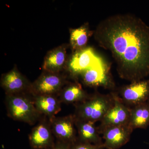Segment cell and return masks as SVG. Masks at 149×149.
I'll return each instance as SVG.
<instances>
[{"instance_id":"1","label":"cell","mask_w":149,"mask_h":149,"mask_svg":"<svg viewBox=\"0 0 149 149\" xmlns=\"http://www.w3.org/2000/svg\"><path fill=\"white\" fill-rule=\"evenodd\" d=\"M95 38L111 52L120 77L133 82L149 74V28L140 19L115 15L98 26Z\"/></svg>"},{"instance_id":"2","label":"cell","mask_w":149,"mask_h":149,"mask_svg":"<svg viewBox=\"0 0 149 149\" xmlns=\"http://www.w3.org/2000/svg\"><path fill=\"white\" fill-rule=\"evenodd\" d=\"M5 104L8 116L14 120L32 125L42 117L36 109L30 93L6 95Z\"/></svg>"},{"instance_id":"3","label":"cell","mask_w":149,"mask_h":149,"mask_svg":"<svg viewBox=\"0 0 149 149\" xmlns=\"http://www.w3.org/2000/svg\"><path fill=\"white\" fill-rule=\"evenodd\" d=\"M114 102L113 93L95 94L75 104V119L95 123L102 120Z\"/></svg>"},{"instance_id":"4","label":"cell","mask_w":149,"mask_h":149,"mask_svg":"<svg viewBox=\"0 0 149 149\" xmlns=\"http://www.w3.org/2000/svg\"><path fill=\"white\" fill-rule=\"evenodd\" d=\"M66 84V77L60 73L44 71L31 84L30 93L32 95H58Z\"/></svg>"},{"instance_id":"5","label":"cell","mask_w":149,"mask_h":149,"mask_svg":"<svg viewBox=\"0 0 149 149\" xmlns=\"http://www.w3.org/2000/svg\"><path fill=\"white\" fill-rule=\"evenodd\" d=\"M49 119L43 116L29 134L30 146L33 149H47L55 143Z\"/></svg>"},{"instance_id":"6","label":"cell","mask_w":149,"mask_h":149,"mask_svg":"<svg viewBox=\"0 0 149 149\" xmlns=\"http://www.w3.org/2000/svg\"><path fill=\"white\" fill-rule=\"evenodd\" d=\"M53 133L57 141L72 144L77 140V131L73 114L49 119Z\"/></svg>"},{"instance_id":"7","label":"cell","mask_w":149,"mask_h":149,"mask_svg":"<svg viewBox=\"0 0 149 149\" xmlns=\"http://www.w3.org/2000/svg\"><path fill=\"white\" fill-rule=\"evenodd\" d=\"M121 102L131 108L149 100V81L141 80L133 82L125 86L120 91Z\"/></svg>"},{"instance_id":"8","label":"cell","mask_w":149,"mask_h":149,"mask_svg":"<svg viewBox=\"0 0 149 149\" xmlns=\"http://www.w3.org/2000/svg\"><path fill=\"white\" fill-rule=\"evenodd\" d=\"M114 96L113 106L101 120L100 124L98 127L100 133L107 127L129 125L130 108L121 102L117 95L114 94Z\"/></svg>"},{"instance_id":"9","label":"cell","mask_w":149,"mask_h":149,"mask_svg":"<svg viewBox=\"0 0 149 149\" xmlns=\"http://www.w3.org/2000/svg\"><path fill=\"white\" fill-rule=\"evenodd\" d=\"M102 62L92 48H84L75 52L70 60L68 68L71 74L76 76Z\"/></svg>"},{"instance_id":"10","label":"cell","mask_w":149,"mask_h":149,"mask_svg":"<svg viewBox=\"0 0 149 149\" xmlns=\"http://www.w3.org/2000/svg\"><path fill=\"white\" fill-rule=\"evenodd\" d=\"M133 129L129 125L107 127L101 131L107 149H118L130 140Z\"/></svg>"},{"instance_id":"11","label":"cell","mask_w":149,"mask_h":149,"mask_svg":"<svg viewBox=\"0 0 149 149\" xmlns=\"http://www.w3.org/2000/svg\"><path fill=\"white\" fill-rule=\"evenodd\" d=\"M31 84L16 68L3 74L1 78V86L6 95L30 93Z\"/></svg>"},{"instance_id":"12","label":"cell","mask_w":149,"mask_h":149,"mask_svg":"<svg viewBox=\"0 0 149 149\" xmlns=\"http://www.w3.org/2000/svg\"><path fill=\"white\" fill-rule=\"evenodd\" d=\"M36 109L42 116L49 119L55 116L61 110V102L57 95H32Z\"/></svg>"},{"instance_id":"13","label":"cell","mask_w":149,"mask_h":149,"mask_svg":"<svg viewBox=\"0 0 149 149\" xmlns=\"http://www.w3.org/2000/svg\"><path fill=\"white\" fill-rule=\"evenodd\" d=\"M74 119L78 141L95 145L104 144L95 123Z\"/></svg>"},{"instance_id":"14","label":"cell","mask_w":149,"mask_h":149,"mask_svg":"<svg viewBox=\"0 0 149 149\" xmlns=\"http://www.w3.org/2000/svg\"><path fill=\"white\" fill-rule=\"evenodd\" d=\"M67 61L66 48L61 46L49 52L43 63L44 71L59 73L65 67Z\"/></svg>"},{"instance_id":"15","label":"cell","mask_w":149,"mask_h":149,"mask_svg":"<svg viewBox=\"0 0 149 149\" xmlns=\"http://www.w3.org/2000/svg\"><path fill=\"white\" fill-rule=\"evenodd\" d=\"M79 75L84 84L91 87L105 85L107 84V68L104 62L87 70Z\"/></svg>"},{"instance_id":"16","label":"cell","mask_w":149,"mask_h":149,"mask_svg":"<svg viewBox=\"0 0 149 149\" xmlns=\"http://www.w3.org/2000/svg\"><path fill=\"white\" fill-rule=\"evenodd\" d=\"M57 96L61 103L74 105L85 100L89 97L78 83L66 84Z\"/></svg>"},{"instance_id":"17","label":"cell","mask_w":149,"mask_h":149,"mask_svg":"<svg viewBox=\"0 0 149 149\" xmlns=\"http://www.w3.org/2000/svg\"><path fill=\"white\" fill-rule=\"evenodd\" d=\"M129 125L133 130L148 128L149 125V100L130 108Z\"/></svg>"},{"instance_id":"18","label":"cell","mask_w":149,"mask_h":149,"mask_svg":"<svg viewBox=\"0 0 149 149\" xmlns=\"http://www.w3.org/2000/svg\"><path fill=\"white\" fill-rule=\"evenodd\" d=\"M90 33L86 25L70 30V44L75 52L85 48L88 42Z\"/></svg>"},{"instance_id":"19","label":"cell","mask_w":149,"mask_h":149,"mask_svg":"<svg viewBox=\"0 0 149 149\" xmlns=\"http://www.w3.org/2000/svg\"><path fill=\"white\" fill-rule=\"evenodd\" d=\"M104 144L95 145L90 143H83L77 140L76 142L70 144V149H104Z\"/></svg>"},{"instance_id":"20","label":"cell","mask_w":149,"mask_h":149,"mask_svg":"<svg viewBox=\"0 0 149 149\" xmlns=\"http://www.w3.org/2000/svg\"><path fill=\"white\" fill-rule=\"evenodd\" d=\"M70 144L56 141L53 146L47 149H70Z\"/></svg>"}]
</instances>
